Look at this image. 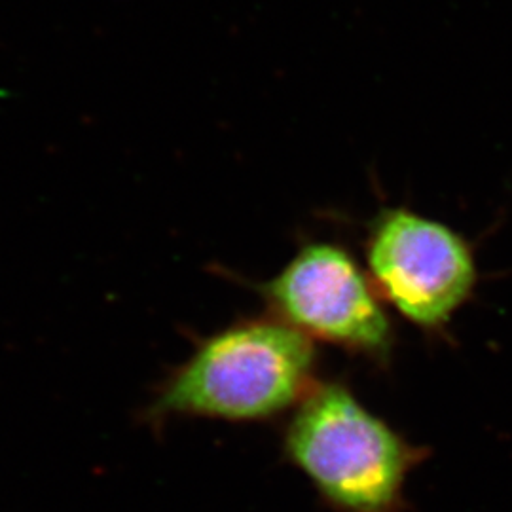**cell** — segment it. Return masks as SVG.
<instances>
[{
	"label": "cell",
	"mask_w": 512,
	"mask_h": 512,
	"mask_svg": "<svg viewBox=\"0 0 512 512\" xmlns=\"http://www.w3.org/2000/svg\"><path fill=\"white\" fill-rule=\"evenodd\" d=\"M272 317L308 340L385 357L393 330L370 277L336 243L311 241L262 287Z\"/></svg>",
	"instance_id": "obj_4"
},
{
	"label": "cell",
	"mask_w": 512,
	"mask_h": 512,
	"mask_svg": "<svg viewBox=\"0 0 512 512\" xmlns=\"http://www.w3.org/2000/svg\"><path fill=\"white\" fill-rule=\"evenodd\" d=\"M317 384L311 340L272 315L245 319L205 338L167 376L148 420H274L294 410Z\"/></svg>",
	"instance_id": "obj_1"
},
{
	"label": "cell",
	"mask_w": 512,
	"mask_h": 512,
	"mask_svg": "<svg viewBox=\"0 0 512 512\" xmlns=\"http://www.w3.org/2000/svg\"><path fill=\"white\" fill-rule=\"evenodd\" d=\"M366 274L382 302L421 329H440L475 291L469 243L406 207L378 213L366 236Z\"/></svg>",
	"instance_id": "obj_3"
},
{
	"label": "cell",
	"mask_w": 512,
	"mask_h": 512,
	"mask_svg": "<svg viewBox=\"0 0 512 512\" xmlns=\"http://www.w3.org/2000/svg\"><path fill=\"white\" fill-rule=\"evenodd\" d=\"M283 452L338 512H397L418 452L346 385L317 384L293 410Z\"/></svg>",
	"instance_id": "obj_2"
}]
</instances>
